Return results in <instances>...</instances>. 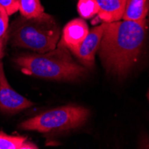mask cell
<instances>
[{
    "label": "cell",
    "mask_w": 149,
    "mask_h": 149,
    "mask_svg": "<svg viewBox=\"0 0 149 149\" xmlns=\"http://www.w3.org/2000/svg\"><path fill=\"white\" fill-rule=\"evenodd\" d=\"M99 56L106 71L125 77L137 63L146 37V21L104 22Z\"/></svg>",
    "instance_id": "1"
},
{
    "label": "cell",
    "mask_w": 149,
    "mask_h": 149,
    "mask_svg": "<svg viewBox=\"0 0 149 149\" xmlns=\"http://www.w3.org/2000/svg\"><path fill=\"white\" fill-rule=\"evenodd\" d=\"M13 62L24 74L47 79L74 81L87 73L85 67L73 60L70 50L61 46L46 53L19 56Z\"/></svg>",
    "instance_id": "2"
},
{
    "label": "cell",
    "mask_w": 149,
    "mask_h": 149,
    "mask_svg": "<svg viewBox=\"0 0 149 149\" xmlns=\"http://www.w3.org/2000/svg\"><path fill=\"white\" fill-rule=\"evenodd\" d=\"M59 38L56 20L44 13L38 17L17 18L8 28L7 41L13 47L46 53L56 47Z\"/></svg>",
    "instance_id": "3"
},
{
    "label": "cell",
    "mask_w": 149,
    "mask_h": 149,
    "mask_svg": "<svg viewBox=\"0 0 149 149\" xmlns=\"http://www.w3.org/2000/svg\"><path fill=\"white\" fill-rule=\"evenodd\" d=\"M88 116L89 111L85 107L65 105L26 120L19 128L40 133H58L80 127L86 123Z\"/></svg>",
    "instance_id": "4"
},
{
    "label": "cell",
    "mask_w": 149,
    "mask_h": 149,
    "mask_svg": "<svg viewBox=\"0 0 149 149\" xmlns=\"http://www.w3.org/2000/svg\"><path fill=\"white\" fill-rule=\"evenodd\" d=\"M34 104L13 89L6 79L3 63L0 60V112L15 114Z\"/></svg>",
    "instance_id": "5"
},
{
    "label": "cell",
    "mask_w": 149,
    "mask_h": 149,
    "mask_svg": "<svg viewBox=\"0 0 149 149\" xmlns=\"http://www.w3.org/2000/svg\"><path fill=\"white\" fill-rule=\"evenodd\" d=\"M88 26L82 18H75L67 23L63 30L62 38L57 46H61L74 53L88 33Z\"/></svg>",
    "instance_id": "6"
},
{
    "label": "cell",
    "mask_w": 149,
    "mask_h": 149,
    "mask_svg": "<svg viewBox=\"0 0 149 149\" xmlns=\"http://www.w3.org/2000/svg\"><path fill=\"white\" fill-rule=\"evenodd\" d=\"M104 33V24L98 25L88 31L87 37L73 53V55L87 67H91L95 62V56L99 49Z\"/></svg>",
    "instance_id": "7"
},
{
    "label": "cell",
    "mask_w": 149,
    "mask_h": 149,
    "mask_svg": "<svg viewBox=\"0 0 149 149\" xmlns=\"http://www.w3.org/2000/svg\"><path fill=\"white\" fill-rule=\"evenodd\" d=\"M99 11L97 15L103 22H113L123 19L126 0H96Z\"/></svg>",
    "instance_id": "8"
},
{
    "label": "cell",
    "mask_w": 149,
    "mask_h": 149,
    "mask_svg": "<svg viewBox=\"0 0 149 149\" xmlns=\"http://www.w3.org/2000/svg\"><path fill=\"white\" fill-rule=\"evenodd\" d=\"M149 13V0H126L123 20L144 22Z\"/></svg>",
    "instance_id": "9"
},
{
    "label": "cell",
    "mask_w": 149,
    "mask_h": 149,
    "mask_svg": "<svg viewBox=\"0 0 149 149\" xmlns=\"http://www.w3.org/2000/svg\"><path fill=\"white\" fill-rule=\"evenodd\" d=\"M38 146L23 136H13L0 131V149H38Z\"/></svg>",
    "instance_id": "10"
},
{
    "label": "cell",
    "mask_w": 149,
    "mask_h": 149,
    "mask_svg": "<svg viewBox=\"0 0 149 149\" xmlns=\"http://www.w3.org/2000/svg\"><path fill=\"white\" fill-rule=\"evenodd\" d=\"M19 12L25 18L38 17L45 13L40 0H18Z\"/></svg>",
    "instance_id": "11"
},
{
    "label": "cell",
    "mask_w": 149,
    "mask_h": 149,
    "mask_svg": "<svg viewBox=\"0 0 149 149\" xmlns=\"http://www.w3.org/2000/svg\"><path fill=\"white\" fill-rule=\"evenodd\" d=\"M77 9L82 19H91L97 15L99 8L96 0H79Z\"/></svg>",
    "instance_id": "12"
},
{
    "label": "cell",
    "mask_w": 149,
    "mask_h": 149,
    "mask_svg": "<svg viewBox=\"0 0 149 149\" xmlns=\"http://www.w3.org/2000/svg\"><path fill=\"white\" fill-rule=\"evenodd\" d=\"M9 15L6 9L0 5V38L6 43L8 38L9 28Z\"/></svg>",
    "instance_id": "13"
},
{
    "label": "cell",
    "mask_w": 149,
    "mask_h": 149,
    "mask_svg": "<svg viewBox=\"0 0 149 149\" xmlns=\"http://www.w3.org/2000/svg\"><path fill=\"white\" fill-rule=\"evenodd\" d=\"M0 5L6 9L8 15H12L19 11L18 0H0Z\"/></svg>",
    "instance_id": "14"
},
{
    "label": "cell",
    "mask_w": 149,
    "mask_h": 149,
    "mask_svg": "<svg viewBox=\"0 0 149 149\" xmlns=\"http://www.w3.org/2000/svg\"><path fill=\"white\" fill-rule=\"evenodd\" d=\"M6 42L4 40H2L0 38V60L2 59V57L4 56V53H5V46H6Z\"/></svg>",
    "instance_id": "15"
},
{
    "label": "cell",
    "mask_w": 149,
    "mask_h": 149,
    "mask_svg": "<svg viewBox=\"0 0 149 149\" xmlns=\"http://www.w3.org/2000/svg\"><path fill=\"white\" fill-rule=\"evenodd\" d=\"M145 142H146V143L142 145V147H143V148H149V140L145 141Z\"/></svg>",
    "instance_id": "16"
},
{
    "label": "cell",
    "mask_w": 149,
    "mask_h": 149,
    "mask_svg": "<svg viewBox=\"0 0 149 149\" xmlns=\"http://www.w3.org/2000/svg\"><path fill=\"white\" fill-rule=\"evenodd\" d=\"M147 98H148V101H149V90H148V93H147Z\"/></svg>",
    "instance_id": "17"
}]
</instances>
